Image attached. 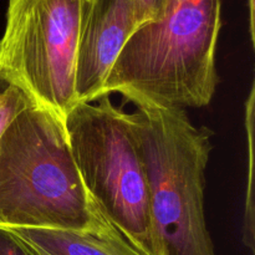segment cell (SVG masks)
Instances as JSON below:
<instances>
[{
  "label": "cell",
  "mask_w": 255,
  "mask_h": 255,
  "mask_svg": "<svg viewBox=\"0 0 255 255\" xmlns=\"http://www.w3.org/2000/svg\"><path fill=\"white\" fill-rule=\"evenodd\" d=\"M137 29L147 22L159 19L166 10L169 0H132Z\"/></svg>",
  "instance_id": "cell-10"
},
{
  "label": "cell",
  "mask_w": 255,
  "mask_h": 255,
  "mask_svg": "<svg viewBox=\"0 0 255 255\" xmlns=\"http://www.w3.org/2000/svg\"><path fill=\"white\" fill-rule=\"evenodd\" d=\"M101 95L64 120L81 181L100 213L141 255H164L153 226L148 173L129 114Z\"/></svg>",
  "instance_id": "cell-4"
},
{
  "label": "cell",
  "mask_w": 255,
  "mask_h": 255,
  "mask_svg": "<svg viewBox=\"0 0 255 255\" xmlns=\"http://www.w3.org/2000/svg\"><path fill=\"white\" fill-rule=\"evenodd\" d=\"M254 85L246 102V129L248 139V188H247L246 214H244V244L254 252V201H253V137H254Z\"/></svg>",
  "instance_id": "cell-8"
},
{
  "label": "cell",
  "mask_w": 255,
  "mask_h": 255,
  "mask_svg": "<svg viewBox=\"0 0 255 255\" xmlns=\"http://www.w3.org/2000/svg\"><path fill=\"white\" fill-rule=\"evenodd\" d=\"M254 6H255V0H248L249 32H251V40L253 44H254Z\"/></svg>",
  "instance_id": "cell-12"
},
{
  "label": "cell",
  "mask_w": 255,
  "mask_h": 255,
  "mask_svg": "<svg viewBox=\"0 0 255 255\" xmlns=\"http://www.w3.org/2000/svg\"><path fill=\"white\" fill-rule=\"evenodd\" d=\"M0 228L119 233L82 183L64 120L35 102L0 134Z\"/></svg>",
  "instance_id": "cell-1"
},
{
  "label": "cell",
  "mask_w": 255,
  "mask_h": 255,
  "mask_svg": "<svg viewBox=\"0 0 255 255\" xmlns=\"http://www.w3.org/2000/svg\"><path fill=\"white\" fill-rule=\"evenodd\" d=\"M136 30L132 0H89L77 47V102L101 96L110 70Z\"/></svg>",
  "instance_id": "cell-6"
},
{
  "label": "cell",
  "mask_w": 255,
  "mask_h": 255,
  "mask_svg": "<svg viewBox=\"0 0 255 255\" xmlns=\"http://www.w3.org/2000/svg\"><path fill=\"white\" fill-rule=\"evenodd\" d=\"M0 255H34L26 244L9 229L0 228Z\"/></svg>",
  "instance_id": "cell-11"
},
{
  "label": "cell",
  "mask_w": 255,
  "mask_h": 255,
  "mask_svg": "<svg viewBox=\"0 0 255 255\" xmlns=\"http://www.w3.org/2000/svg\"><path fill=\"white\" fill-rule=\"evenodd\" d=\"M11 232L34 255H141L120 233L100 236L55 229H14Z\"/></svg>",
  "instance_id": "cell-7"
},
{
  "label": "cell",
  "mask_w": 255,
  "mask_h": 255,
  "mask_svg": "<svg viewBox=\"0 0 255 255\" xmlns=\"http://www.w3.org/2000/svg\"><path fill=\"white\" fill-rule=\"evenodd\" d=\"M32 102L21 89L0 77V134L15 115Z\"/></svg>",
  "instance_id": "cell-9"
},
{
  "label": "cell",
  "mask_w": 255,
  "mask_h": 255,
  "mask_svg": "<svg viewBox=\"0 0 255 255\" xmlns=\"http://www.w3.org/2000/svg\"><path fill=\"white\" fill-rule=\"evenodd\" d=\"M221 29V0H169L159 19L127 40L102 95L120 94L134 106H208L219 84Z\"/></svg>",
  "instance_id": "cell-2"
},
{
  "label": "cell",
  "mask_w": 255,
  "mask_h": 255,
  "mask_svg": "<svg viewBox=\"0 0 255 255\" xmlns=\"http://www.w3.org/2000/svg\"><path fill=\"white\" fill-rule=\"evenodd\" d=\"M89 0H9L0 77L65 120L76 99V59Z\"/></svg>",
  "instance_id": "cell-5"
},
{
  "label": "cell",
  "mask_w": 255,
  "mask_h": 255,
  "mask_svg": "<svg viewBox=\"0 0 255 255\" xmlns=\"http://www.w3.org/2000/svg\"><path fill=\"white\" fill-rule=\"evenodd\" d=\"M129 114L148 173L153 226L164 255H217L204 211L213 132L186 110L137 105Z\"/></svg>",
  "instance_id": "cell-3"
}]
</instances>
